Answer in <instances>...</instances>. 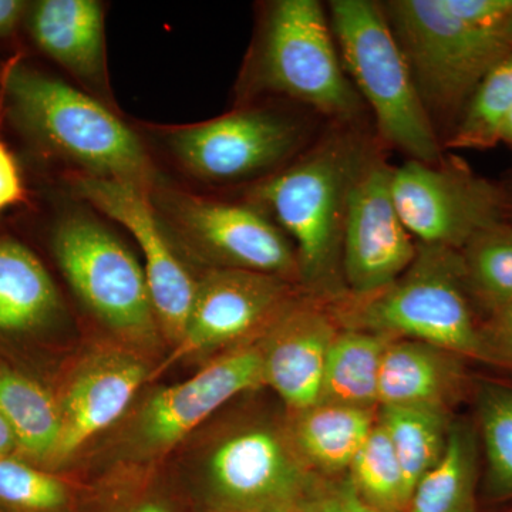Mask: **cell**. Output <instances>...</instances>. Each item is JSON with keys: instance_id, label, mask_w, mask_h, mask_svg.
Listing matches in <instances>:
<instances>
[{"instance_id": "cell-1", "label": "cell", "mask_w": 512, "mask_h": 512, "mask_svg": "<svg viewBox=\"0 0 512 512\" xmlns=\"http://www.w3.org/2000/svg\"><path fill=\"white\" fill-rule=\"evenodd\" d=\"M369 154L355 137L335 134L249 192V204L265 212L292 242L299 276L319 292H332L343 281L349 194Z\"/></svg>"}, {"instance_id": "cell-2", "label": "cell", "mask_w": 512, "mask_h": 512, "mask_svg": "<svg viewBox=\"0 0 512 512\" xmlns=\"http://www.w3.org/2000/svg\"><path fill=\"white\" fill-rule=\"evenodd\" d=\"M20 126L76 174L137 185L153 192L158 174L140 137L90 94L56 77L16 66L8 83Z\"/></svg>"}, {"instance_id": "cell-3", "label": "cell", "mask_w": 512, "mask_h": 512, "mask_svg": "<svg viewBox=\"0 0 512 512\" xmlns=\"http://www.w3.org/2000/svg\"><path fill=\"white\" fill-rule=\"evenodd\" d=\"M431 121L460 119L485 76L512 55L505 26L460 15L448 0L382 6Z\"/></svg>"}, {"instance_id": "cell-4", "label": "cell", "mask_w": 512, "mask_h": 512, "mask_svg": "<svg viewBox=\"0 0 512 512\" xmlns=\"http://www.w3.org/2000/svg\"><path fill=\"white\" fill-rule=\"evenodd\" d=\"M330 26L343 69L375 114L384 140L410 160H443L436 128L382 6L369 0H335L330 3Z\"/></svg>"}, {"instance_id": "cell-5", "label": "cell", "mask_w": 512, "mask_h": 512, "mask_svg": "<svg viewBox=\"0 0 512 512\" xmlns=\"http://www.w3.org/2000/svg\"><path fill=\"white\" fill-rule=\"evenodd\" d=\"M258 92L291 97L336 120H355L363 100L343 69L332 26L316 0H279L266 12L249 66Z\"/></svg>"}, {"instance_id": "cell-6", "label": "cell", "mask_w": 512, "mask_h": 512, "mask_svg": "<svg viewBox=\"0 0 512 512\" xmlns=\"http://www.w3.org/2000/svg\"><path fill=\"white\" fill-rule=\"evenodd\" d=\"M467 292L460 254L419 244L410 268L383 291L357 298L349 318L357 329L403 336L454 355L487 357Z\"/></svg>"}, {"instance_id": "cell-7", "label": "cell", "mask_w": 512, "mask_h": 512, "mask_svg": "<svg viewBox=\"0 0 512 512\" xmlns=\"http://www.w3.org/2000/svg\"><path fill=\"white\" fill-rule=\"evenodd\" d=\"M53 251L74 293L104 325L133 342L156 338L144 269L106 225L87 212H70L56 227Z\"/></svg>"}, {"instance_id": "cell-8", "label": "cell", "mask_w": 512, "mask_h": 512, "mask_svg": "<svg viewBox=\"0 0 512 512\" xmlns=\"http://www.w3.org/2000/svg\"><path fill=\"white\" fill-rule=\"evenodd\" d=\"M164 224L170 225L220 268L286 279L299 275L292 242L252 204L211 200L158 184L151 192Z\"/></svg>"}, {"instance_id": "cell-9", "label": "cell", "mask_w": 512, "mask_h": 512, "mask_svg": "<svg viewBox=\"0 0 512 512\" xmlns=\"http://www.w3.org/2000/svg\"><path fill=\"white\" fill-rule=\"evenodd\" d=\"M394 204L420 244L458 251L474 235L503 222L504 197L460 161L409 160L393 168Z\"/></svg>"}, {"instance_id": "cell-10", "label": "cell", "mask_w": 512, "mask_h": 512, "mask_svg": "<svg viewBox=\"0 0 512 512\" xmlns=\"http://www.w3.org/2000/svg\"><path fill=\"white\" fill-rule=\"evenodd\" d=\"M164 141L197 180L238 183L285 163L302 141V128L276 111L248 107L188 126L168 127Z\"/></svg>"}, {"instance_id": "cell-11", "label": "cell", "mask_w": 512, "mask_h": 512, "mask_svg": "<svg viewBox=\"0 0 512 512\" xmlns=\"http://www.w3.org/2000/svg\"><path fill=\"white\" fill-rule=\"evenodd\" d=\"M72 187L76 197L116 221L136 239L146 262L144 274L158 328L177 345L187 328L197 281L175 254L151 192L137 185L82 174L73 175Z\"/></svg>"}, {"instance_id": "cell-12", "label": "cell", "mask_w": 512, "mask_h": 512, "mask_svg": "<svg viewBox=\"0 0 512 512\" xmlns=\"http://www.w3.org/2000/svg\"><path fill=\"white\" fill-rule=\"evenodd\" d=\"M392 175L393 168L370 153L350 190L342 274L357 298L392 285L417 255V245L394 204Z\"/></svg>"}, {"instance_id": "cell-13", "label": "cell", "mask_w": 512, "mask_h": 512, "mask_svg": "<svg viewBox=\"0 0 512 512\" xmlns=\"http://www.w3.org/2000/svg\"><path fill=\"white\" fill-rule=\"evenodd\" d=\"M302 460L274 431H241L222 441L212 454V485L221 500L235 510H306L316 490Z\"/></svg>"}, {"instance_id": "cell-14", "label": "cell", "mask_w": 512, "mask_h": 512, "mask_svg": "<svg viewBox=\"0 0 512 512\" xmlns=\"http://www.w3.org/2000/svg\"><path fill=\"white\" fill-rule=\"evenodd\" d=\"M289 299V284L278 276L214 268L197 281L183 338L165 360V367L185 357L227 345L274 320Z\"/></svg>"}, {"instance_id": "cell-15", "label": "cell", "mask_w": 512, "mask_h": 512, "mask_svg": "<svg viewBox=\"0 0 512 512\" xmlns=\"http://www.w3.org/2000/svg\"><path fill=\"white\" fill-rule=\"evenodd\" d=\"M265 383L264 343L235 350L151 397L141 414L148 446L168 448L238 394Z\"/></svg>"}, {"instance_id": "cell-16", "label": "cell", "mask_w": 512, "mask_h": 512, "mask_svg": "<svg viewBox=\"0 0 512 512\" xmlns=\"http://www.w3.org/2000/svg\"><path fill=\"white\" fill-rule=\"evenodd\" d=\"M335 323L318 306L286 305L264 343V377L296 412L319 403Z\"/></svg>"}, {"instance_id": "cell-17", "label": "cell", "mask_w": 512, "mask_h": 512, "mask_svg": "<svg viewBox=\"0 0 512 512\" xmlns=\"http://www.w3.org/2000/svg\"><path fill=\"white\" fill-rule=\"evenodd\" d=\"M147 375V367L126 353L103 356L84 367L59 403L62 434L52 463H63L116 423Z\"/></svg>"}, {"instance_id": "cell-18", "label": "cell", "mask_w": 512, "mask_h": 512, "mask_svg": "<svg viewBox=\"0 0 512 512\" xmlns=\"http://www.w3.org/2000/svg\"><path fill=\"white\" fill-rule=\"evenodd\" d=\"M29 30L37 47L80 82L109 89L106 15L96 0H40L29 8Z\"/></svg>"}, {"instance_id": "cell-19", "label": "cell", "mask_w": 512, "mask_h": 512, "mask_svg": "<svg viewBox=\"0 0 512 512\" xmlns=\"http://www.w3.org/2000/svg\"><path fill=\"white\" fill-rule=\"evenodd\" d=\"M454 353L417 340H392L379 377L380 407L444 410L458 377Z\"/></svg>"}, {"instance_id": "cell-20", "label": "cell", "mask_w": 512, "mask_h": 512, "mask_svg": "<svg viewBox=\"0 0 512 512\" xmlns=\"http://www.w3.org/2000/svg\"><path fill=\"white\" fill-rule=\"evenodd\" d=\"M60 309L49 272L30 249L0 241V333H25L50 322Z\"/></svg>"}, {"instance_id": "cell-21", "label": "cell", "mask_w": 512, "mask_h": 512, "mask_svg": "<svg viewBox=\"0 0 512 512\" xmlns=\"http://www.w3.org/2000/svg\"><path fill=\"white\" fill-rule=\"evenodd\" d=\"M295 444L308 464L325 473L349 470L376 427L375 410L318 403L299 413Z\"/></svg>"}, {"instance_id": "cell-22", "label": "cell", "mask_w": 512, "mask_h": 512, "mask_svg": "<svg viewBox=\"0 0 512 512\" xmlns=\"http://www.w3.org/2000/svg\"><path fill=\"white\" fill-rule=\"evenodd\" d=\"M392 336L365 329L338 332L330 348L319 403L379 406L380 367Z\"/></svg>"}, {"instance_id": "cell-23", "label": "cell", "mask_w": 512, "mask_h": 512, "mask_svg": "<svg viewBox=\"0 0 512 512\" xmlns=\"http://www.w3.org/2000/svg\"><path fill=\"white\" fill-rule=\"evenodd\" d=\"M0 414L23 453L52 463L62 434V414L59 403L45 387L15 370L0 367Z\"/></svg>"}, {"instance_id": "cell-24", "label": "cell", "mask_w": 512, "mask_h": 512, "mask_svg": "<svg viewBox=\"0 0 512 512\" xmlns=\"http://www.w3.org/2000/svg\"><path fill=\"white\" fill-rule=\"evenodd\" d=\"M379 424L389 436L407 488L413 494L417 483L439 463L446 450V412L414 407H380Z\"/></svg>"}, {"instance_id": "cell-25", "label": "cell", "mask_w": 512, "mask_h": 512, "mask_svg": "<svg viewBox=\"0 0 512 512\" xmlns=\"http://www.w3.org/2000/svg\"><path fill=\"white\" fill-rule=\"evenodd\" d=\"M476 450L470 433L451 426L446 450L410 497L406 512H470Z\"/></svg>"}, {"instance_id": "cell-26", "label": "cell", "mask_w": 512, "mask_h": 512, "mask_svg": "<svg viewBox=\"0 0 512 512\" xmlns=\"http://www.w3.org/2000/svg\"><path fill=\"white\" fill-rule=\"evenodd\" d=\"M464 281L481 305L497 312L512 301V225L483 229L461 249Z\"/></svg>"}, {"instance_id": "cell-27", "label": "cell", "mask_w": 512, "mask_h": 512, "mask_svg": "<svg viewBox=\"0 0 512 512\" xmlns=\"http://www.w3.org/2000/svg\"><path fill=\"white\" fill-rule=\"evenodd\" d=\"M512 110V55L498 63L477 87L458 119L447 146L484 150L500 141L501 128Z\"/></svg>"}, {"instance_id": "cell-28", "label": "cell", "mask_w": 512, "mask_h": 512, "mask_svg": "<svg viewBox=\"0 0 512 512\" xmlns=\"http://www.w3.org/2000/svg\"><path fill=\"white\" fill-rule=\"evenodd\" d=\"M349 480L367 503L382 512H404L410 494L399 458L379 421L349 467Z\"/></svg>"}, {"instance_id": "cell-29", "label": "cell", "mask_w": 512, "mask_h": 512, "mask_svg": "<svg viewBox=\"0 0 512 512\" xmlns=\"http://www.w3.org/2000/svg\"><path fill=\"white\" fill-rule=\"evenodd\" d=\"M481 427L491 485L497 493H512V389L485 386L480 393Z\"/></svg>"}, {"instance_id": "cell-30", "label": "cell", "mask_w": 512, "mask_h": 512, "mask_svg": "<svg viewBox=\"0 0 512 512\" xmlns=\"http://www.w3.org/2000/svg\"><path fill=\"white\" fill-rule=\"evenodd\" d=\"M66 501L62 481L10 456L0 457V504L20 512H55Z\"/></svg>"}, {"instance_id": "cell-31", "label": "cell", "mask_w": 512, "mask_h": 512, "mask_svg": "<svg viewBox=\"0 0 512 512\" xmlns=\"http://www.w3.org/2000/svg\"><path fill=\"white\" fill-rule=\"evenodd\" d=\"M308 512H382L367 503L365 498L357 493L350 480L343 481L330 490L316 493L311 503L306 507Z\"/></svg>"}, {"instance_id": "cell-32", "label": "cell", "mask_w": 512, "mask_h": 512, "mask_svg": "<svg viewBox=\"0 0 512 512\" xmlns=\"http://www.w3.org/2000/svg\"><path fill=\"white\" fill-rule=\"evenodd\" d=\"M25 198V185L19 165L6 144L0 140V214Z\"/></svg>"}, {"instance_id": "cell-33", "label": "cell", "mask_w": 512, "mask_h": 512, "mask_svg": "<svg viewBox=\"0 0 512 512\" xmlns=\"http://www.w3.org/2000/svg\"><path fill=\"white\" fill-rule=\"evenodd\" d=\"M29 8V3L22 0H0V37L12 35Z\"/></svg>"}, {"instance_id": "cell-34", "label": "cell", "mask_w": 512, "mask_h": 512, "mask_svg": "<svg viewBox=\"0 0 512 512\" xmlns=\"http://www.w3.org/2000/svg\"><path fill=\"white\" fill-rule=\"evenodd\" d=\"M493 336L495 345L512 356V301L494 312Z\"/></svg>"}, {"instance_id": "cell-35", "label": "cell", "mask_w": 512, "mask_h": 512, "mask_svg": "<svg viewBox=\"0 0 512 512\" xmlns=\"http://www.w3.org/2000/svg\"><path fill=\"white\" fill-rule=\"evenodd\" d=\"M15 448H18L15 434L10 430L9 424L0 414V457H8Z\"/></svg>"}, {"instance_id": "cell-36", "label": "cell", "mask_w": 512, "mask_h": 512, "mask_svg": "<svg viewBox=\"0 0 512 512\" xmlns=\"http://www.w3.org/2000/svg\"><path fill=\"white\" fill-rule=\"evenodd\" d=\"M500 141H505L512 147V110L505 119L503 128H501Z\"/></svg>"}, {"instance_id": "cell-37", "label": "cell", "mask_w": 512, "mask_h": 512, "mask_svg": "<svg viewBox=\"0 0 512 512\" xmlns=\"http://www.w3.org/2000/svg\"><path fill=\"white\" fill-rule=\"evenodd\" d=\"M136 512H168L158 504H144Z\"/></svg>"}, {"instance_id": "cell-38", "label": "cell", "mask_w": 512, "mask_h": 512, "mask_svg": "<svg viewBox=\"0 0 512 512\" xmlns=\"http://www.w3.org/2000/svg\"><path fill=\"white\" fill-rule=\"evenodd\" d=\"M505 37H507L508 43H510L512 49V16L508 19L507 25H505Z\"/></svg>"}]
</instances>
